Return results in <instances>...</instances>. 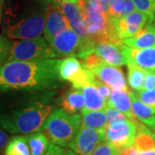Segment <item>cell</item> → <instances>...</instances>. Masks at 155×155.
Listing matches in <instances>:
<instances>
[{
    "instance_id": "ba28073f",
    "label": "cell",
    "mask_w": 155,
    "mask_h": 155,
    "mask_svg": "<svg viewBox=\"0 0 155 155\" xmlns=\"http://www.w3.org/2000/svg\"><path fill=\"white\" fill-rule=\"evenodd\" d=\"M104 140L105 128L81 126L69 147L78 155H91L93 150Z\"/></svg>"
},
{
    "instance_id": "7c38bea8",
    "label": "cell",
    "mask_w": 155,
    "mask_h": 155,
    "mask_svg": "<svg viewBox=\"0 0 155 155\" xmlns=\"http://www.w3.org/2000/svg\"><path fill=\"white\" fill-rule=\"evenodd\" d=\"M95 77L101 82L107 84L109 87L119 90L128 89L126 83L125 75L119 67L111 66L107 63H103L97 67L91 70Z\"/></svg>"
},
{
    "instance_id": "7a4b0ae2",
    "label": "cell",
    "mask_w": 155,
    "mask_h": 155,
    "mask_svg": "<svg viewBox=\"0 0 155 155\" xmlns=\"http://www.w3.org/2000/svg\"><path fill=\"white\" fill-rule=\"evenodd\" d=\"M53 110V105L48 101H35L16 110L0 113V127L11 134H28L41 131Z\"/></svg>"
},
{
    "instance_id": "ffe728a7",
    "label": "cell",
    "mask_w": 155,
    "mask_h": 155,
    "mask_svg": "<svg viewBox=\"0 0 155 155\" xmlns=\"http://www.w3.org/2000/svg\"><path fill=\"white\" fill-rule=\"evenodd\" d=\"M31 155H42L49 147V139L43 132L37 131L25 135Z\"/></svg>"
},
{
    "instance_id": "5bb4252c",
    "label": "cell",
    "mask_w": 155,
    "mask_h": 155,
    "mask_svg": "<svg viewBox=\"0 0 155 155\" xmlns=\"http://www.w3.org/2000/svg\"><path fill=\"white\" fill-rule=\"evenodd\" d=\"M107 106L116 108L130 120L135 119L132 113V91L129 89L112 90L107 101Z\"/></svg>"
},
{
    "instance_id": "7402d4cb",
    "label": "cell",
    "mask_w": 155,
    "mask_h": 155,
    "mask_svg": "<svg viewBox=\"0 0 155 155\" xmlns=\"http://www.w3.org/2000/svg\"><path fill=\"white\" fill-rule=\"evenodd\" d=\"M81 116H82L81 126L83 127L105 128L108 125L107 116L104 110L81 111Z\"/></svg>"
},
{
    "instance_id": "d6986e66",
    "label": "cell",
    "mask_w": 155,
    "mask_h": 155,
    "mask_svg": "<svg viewBox=\"0 0 155 155\" xmlns=\"http://www.w3.org/2000/svg\"><path fill=\"white\" fill-rule=\"evenodd\" d=\"M82 92L84 97V107L81 111L100 110L105 109L107 106L106 100L100 96L97 88L92 84L82 88Z\"/></svg>"
},
{
    "instance_id": "ac0fdd59",
    "label": "cell",
    "mask_w": 155,
    "mask_h": 155,
    "mask_svg": "<svg viewBox=\"0 0 155 155\" xmlns=\"http://www.w3.org/2000/svg\"><path fill=\"white\" fill-rule=\"evenodd\" d=\"M136 125V134L134 138V145L140 151L154 149L155 148V134L147 126L140 123L137 119L135 120Z\"/></svg>"
},
{
    "instance_id": "d590c367",
    "label": "cell",
    "mask_w": 155,
    "mask_h": 155,
    "mask_svg": "<svg viewBox=\"0 0 155 155\" xmlns=\"http://www.w3.org/2000/svg\"><path fill=\"white\" fill-rule=\"evenodd\" d=\"M9 142V137L5 130L0 128V155L5 153V150Z\"/></svg>"
},
{
    "instance_id": "603a6c76",
    "label": "cell",
    "mask_w": 155,
    "mask_h": 155,
    "mask_svg": "<svg viewBox=\"0 0 155 155\" xmlns=\"http://www.w3.org/2000/svg\"><path fill=\"white\" fill-rule=\"evenodd\" d=\"M127 82L129 87L134 91H141L143 87L147 70L134 64H127Z\"/></svg>"
},
{
    "instance_id": "7dc6e473",
    "label": "cell",
    "mask_w": 155,
    "mask_h": 155,
    "mask_svg": "<svg viewBox=\"0 0 155 155\" xmlns=\"http://www.w3.org/2000/svg\"><path fill=\"white\" fill-rule=\"evenodd\" d=\"M115 155H120V154H119V153H116V154H115Z\"/></svg>"
},
{
    "instance_id": "44dd1931",
    "label": "cell",
    "mask_w": 155,
    "mask_h": 155,
    "mask_svg": "<svg viewBox=\"0 0 155 155\" xmlns=\"http://www.w3.org/2000/svg\"><path fill=\"white\" fill-rule=\"evenodd\" d=\"M82 67L83 66L81 61L73 56L60 60L58 72L61 79L63 81H70V79L79 72Z\"/></svg>"
},
{
    "instance_id": "ab89813d",
    "label": "cell",
    "mask_w": 155,
    "mask_h": 155,
    "mask_svg": "<svg viewBox=\"0 0 155 155\" xmlns=\"http://www.w3.org/2000/svg\"><path fill=\"white\" fill-rule=\"evenodd\" d=\"M138 155H155V148L147 150V151H140L139 152Z\"/></svg>"
},
{
    "instance_id": "2e32d148",
    "label": "cell",
    "mask_w": 155,
    "mask_h": 155,
    "mask_svg": "<svg viewBox=\"0 0 155 155\" xmlns=\"http://www.w3.org/2000/svg\"><path fill=\"white\" fill-rule=\"evenodd\" d=\"M132 113L135 119L147 127L153 129L155 127V108L144 104L134 92H132Z\"/></svg>"
},
{
    "instance_id": "f546056e",
    "label": "cell",
    "mask_w": 155,
    "mask_h": 155,
    "mask_svg": "<svg viewBox=\"0 0 155 155\" xmlns=\"http://www.w3.org/2000/svg\"><path fill=\"white\" fill-rule=\"evenodd\" d=\"M11 46L12 42L8 37L0 35V66L7 61Z\"/></svg>"
},
{
    "instance_id": "4fadbf2b",
    "label": "cell",
    "mask_w": 155,
    "mask_h": 155,
    "mask_svg": "<svg viewBox=\"0 0 155 155\" xmlns=\"http://www.w3.org/2000/svg\"><path fill=\"white\" fill-rule=\"evenodd\" d=\"M124 54L127 64H134L147 71H154L155 46L137 49L124 44Z\"/></svg>"
},
{
    "instance_id": "c3c4849f",
    "label": "cell",
    "mask_w": 155,
    "mask_h": 155,
    "mask_svg": "<svg viewBox=\"0 0 155 155\" xmlns=\"http://www.w3.org/2000/svg\"><path fill=\"white\" fill-rule=\"evenodd\" d=\"M154 72H155V69H154Z\"/></svg>"
},
{
    "instance_id": "d6a6232c",
    "label": "cell",
    "mask_w": 155,
    "mask_h": 155,
    "mask_svg": "<svg viewBox=\"0 0 155 155\" xmlns=\"http://www.w3.org/2000/svg\"><path fill=\"white\" fill-rule=\"evenodd\" d=\"M92 84L97 88L98 93H99L100 96H101L104 99L106 100L110 97V88H109L106 84H104V83L101 82L99 79H97V78H95V79L93 80V82H92Z\"/></svg>"
},
{
    "instance_id": "b9f144b4",
    "label": "cell",
    "mask_w": 155,
    "mask_h": 155,
    "mask_svg": "<svg viewBox=\"0 0 155 155\" xmlns=\"http://www.w3.org/2000/svg\"><path fill=\"white\" fill-rule=\"evenodd\" d=\"M53 2L57 3V4H60V3H61V2H72V3L78 4V0H53Z\"/></svg>"
},
{
    "instance_id": "cb8c5ba5",
    "label": "cell",
    "mask_w": 155,
    "mask_h": 155,
    "mask_svg": "<svg viewBox=\"0 0 155 155\" xmlns=\"http://www.w3.org/2000/svg\"><path fill=\"white\" fill-rule=\"evenodd\" d=\"M4 155H31L26 137L21 135L13 137L6 146Z\"/></svg>"
},
{
    "instance_id": "5b68a950",
    "label": "cell",
    "mask_w": 155,
    "mask_h": 155,
    "mask_svg": "<svg viewBox=\"0 0 155 155\" xmlns=\"http://www.w3.org/2000/svg\"><path fill=\"white\" fill-rule=\"evenodd\" d=\"M58 55L44 37L21 39L12 42L7 61H40L54 59Z\"/></svg>"
},
{
    "instance_id": "52a82bcc",
    "label": "cell",
    "mask_w": 155,
    "mask_h": 155,
    "mask_svg": "<svg viewBox=\"0 0 155 155\" xmlns=\"http://www.w3.org/2000/svg\"><path fill=\"white\" fill-rule=\"evenodd\" d=\"M113 24L117 38L123 41L133 37L148 23H152L149 17L139 11H134L120 18L109 17Z\"/></svg>"
},
{
    "instance_id": "f35d334b",
    "label": "cell",
    "mask_w": 155,
    "mask_h": 155,
    "mask_svg": "<svg viewBox=\"0 0 155 155\" xmlns=\"http://www.w3.org/2000/svg\"><path fill=\"white\" fill-rule=\"evenodd\" d=\"M89 1L93 3L95 5L99 7L104 12L108 13V11H109V2H108V0H89Z\"/></svg>"
},
{
    "instance_id": "484cf974",
    "label": "cell",
    "mask_w": 155,
    "mask_h": 155,
    "mask_svg": "<svg viewBox=\"0 0 155 155\" xmlns=\"http://www.w3.org/2000/svg\"><path fill=\"white\" fill-rule=\"evenodd\" d=\"M136 11H140L149 17L153 22L155 16V0H132Z\"/></svg>"
},
{
    "instance_id": "1f68e13d",
    "label": "cell",
    "mask_w": 155,
    "mask_h": 155,
    "mask_svg": "<svg viewBox=\"0 0 155 155\" xmlns=\"http://www.w3.org/2000/svg\"><path fill=\"white\" fill-rule=\"evenodd\" d=\"M105 113L107 116V119H108V123L129 119L126 115H124L122 112L118 110L117 109L109 107V106L105 108Z\"/></svg>"
},
{
    "instance_id": "ee69618b",
    "label": "cell",
    "mask_w": 155,
    "mask_h": 155,
    "mask_svg": "<svg viewBox=\"0 0 155 155\" xmlns=\"http://www.w3.org/2000/svg\"><path fill=\"white\" fill-rule=\"evenodd\" d=\"M39 1H41V2H42L44 4H48V5H49L53 2V0H39Z\"/></svg>"
},
{
    "instance_id": "7bdbcfd3",
    "label": "cell",
    "mask_w": 155,
    "mask_h": 155,
    "mask_svg": "<svg viewBox=\"0 0 155 155\" xmlns=\"http://www.w3.org/2000/svg\"><path fill=\"white\" fill-rule=\"evenodd\" d=\"M65 155H78V154H77L76 153H74V152L71 149V150H67V151H66V153H65Z\"/></svg>"
},
{
    "instance_id": "74e56055",
    "label": "cell",
    "mask_w": 155,
    "mask_h": 155,
    "mask_svg": "<svg viewBox=\"0 0 155 155\" xmlns=\"http://www.w3.org/2000/svg\"><path fill=\"white\" fill-rule=\"evenodd\" d=\"M124 3V7H123V11H122V16H126L127 14L133 12L135 10V6L134 5L132 0H123Z\"/></svg>"
},
{
    "instance_id": "8d00e7d4",
    "label": "cell",
    "mask_w": 155,
    "mask_h": 155,
    "mask_svg": "<svg viewBox=\"0 0 155 155\" xmlns=\"http://www.w3.org/2000/svg\"><path fill=\"white\" fill-rule=\"evenodd\" d=\"M118 153L120 155H138L139 150L135 147V145L134 144L127 147L118 149Z\"/></svg>"
},
{
    "instance_id": "83f0119b",
    "label": "cell",
    "mask_w": 155,
    "mask_h": 155,
    "mask_svg": "<svg viewBox=\"0 0 155 155\" xmlns=\"http://www.w3.org/2000/svg\"><path fill=\"white\" fill-rule=\"evenodd\" d=\"M109 11L108 17L112 18H120L122 16V11L124 7L123 0H108Z\"/></svg>"
},
{
    "instance_id": "bcb514c9",
    "label": "cell",
    "mask_w": 155,
    "mask_h": 155,
    "mask_svg": "<svg viewBox=\"0 0 155 155\" xmlns=\"http://www.w3.org/2000/svg\"><path fill=\"white\" fill-rule=\"evenodd\" d=\"M153 133H154V134H155V127L153 128Z\"/></svg>"
},
{
    "instance_id": "8992f818",
    "label": "cell",
    "mask_w": 155,
    "mask_h": 155,
    "mask_svg": "<svg viewBox=\"0 0 155 155\" xmlns=\"http://www.w3.org/2000/svg\"><path fill=\"white\" fill-rule=\"evenodd\" d=\"M135 120H122L108 123L105 127V139L117 149L134 144L136 134Z\"/></svg>"
},
{
    "instance_id": "836d02e7",
    "label": "cell",
    "mask_w": 155,
    "mask_h": 155,
    "mask_svg": "<svg viewBox=\"0 0 155 155\" xmlns=\"http://www.w3.org/2000/svg\"><path fill=\"white\" fill-rule=\"evenodd\" d=\"M155 89V72L154 71H147L145 75L143 87L141 91H151Z\"/></svg>"
},
{
    "instance_id": "6da1fadb",
    "label": "cell",
    "mask_w": 155,
    "mask_h": 155,
    "mask_svg": "<svg viewBox=\"0 0 155 155\" xmlns=\"http://www.w3.org/2000/svg\"><path fill=\"white\" fill-rule=\"evenodd\" d=\"M60 60L6 61L0 66V91H46L59 88Z\"/></svg>"
},
{
    "instance_id": "277c9868",
    "label": "cell",
    "mask_w": 155,
    "mask_h": 155,
    "mask_svg": "<svg viewBox=\"0 0 155 155\" xmlns=\"http://www.w3.org/2000/svg\"><path fill=\"white\" fill-rule=\"evenodd\" d=\"M46 10L14 16L6 15L4 32L10 39H31L44 32Z\"/></svg>"
},
{
    "instance_id": "e575fe53",
    "label": "cell",
    "mask_w": 155,
    "mask_h": 155,
    "mask_svg": "<svg viewBox=\"0 0 155 155\" xmlns=\"http://www.w3.org/2000/svg\"><path fill=\"white\" fill-rule=\"evenodd\" d=\"M65 153H66V150L62 147L54 143H50L48 151L42 155H65Z\"/></svg>"
},
{
    "instance_id": "3957f363",
    "label": "cell",
    "mask_w": 155,
    "mask_h": 155,
    "mask_svg": "<svg viewBox=\"0 0 155 155\" xmlns=\"http://www.w3.org/2000/svg\"><path fill=\"white\" fill-rule=\"evenodd\" d=\"M82 116L68 113L63 109L52 111L42 127L51 142L62 147H69L81 127Z\"/></svg>"
},
{
    "instance_id": "4316f807",
    "label": "cell",
    "mask_w": 155,
    "mask_h": 155,
    "mask_svg": "<svg viewBox=\"0 0 155 155\" xmlns=\"http://www.w3.org/2000/svg\"><path fill=\"white\" fill-rule=\"evenodd\" d=\"M80 61L82 63L83 67L86 68V69H89L91 71L92 69L96 68V67H97L98 66H100V65H102L103 63H104V61H103L99 56L95 54L94 51L88 54H86L84 57H83L80 60Z\"/></svg>"
},
{
    "instance_id": "d4e9b609",
    "label": "cell",
    "mask_w": 155,
    "mask_h": 155,
    "mask_svg": "<svg viewBox=\"0 0 155 155\" xmlns=\"http://www.w3.org/2000/svg\"><path fill=\"white\" fill-rule=\"evenodd\" d=\"M95 75L91 70L82 67L81 70L77 72L73 77L70 79V83L72 84V88L82 89L84 86L92 84L95 79Z\"/></svg>"
},
{
    "instance_id": "60d3db41",
    "label": "cell",
    "mask_w": 155,
    "mask_h": 155,
    "mask_svg": "<svg viewBox=\"0 0 155 155\" xmlns=\"http://www.w3.org/2000/svg\"><path fill=\"white\" fill-rule=\"evenodd\" d=\"M5 0H0V23H1V20H2V12H3L4 5H5Z\"/></svg>"
},
{
    "instance_id": "9c48e42d",
    "label": "cell",
    "mask_w": 155,
    "mask_h": 155,
    "mask_svg": "<svg viewBox=\"0 0 155 155\" xmlns=\"http://www.w3.org/2000/svg\"><path fill=\"white\" fill-rule=\"evenodd\" d=\"M58 57H77L82 53L84 45L79 35L72 28L67 29L56 35L49 42Z\"/></svg>"
},
{
    "instance_id": "8fae6325",
    "label": "cell",
    "mask_w": 155,
    "mask_h": 155,
    "mask_svg": "<svg viewBox=\"0 0 155 155\" xmlns=\"http://www.w3.org/2000/svg\"><path fill=\"white\" fill-rule=\"evenodd\" d=\"M94 53L107 64L122 67L127 64L124 54V43L112 41H99L94 45Z\"/></svg>"
},
{
    "instance_id": "9a60e30c",
    "label": "cell",
    "mask_w": 155,
    "mask_h": 155,
    "mask_svg": "<svg viewBox=\"0 0 155 155\" xmlns=\"http://www.w3.org/2000/svg\"><path fill=\"white\" fill-rule=\"evenodd\" d=\"M123 43L134 48L141 49L155 46V25L148 23L133 37L125 39Z\"/></svg>"
},
{
    "instance_id": "4dcf8cb0",
    "label": "cell",
    "mask_w": 155,
    "mask_h": 155,
    "mask_svg": "<svg viewBox=\"0 0 155 155\" xmlns=\"http://www.w3.org/2000/svg\"><path fill=\"white\" fill-rule=\"evenodd\" d=\"M134 94L144 104L155 108V89L151 91H139Z\"/></svg>"
},
{
    "instance_id": "e0dca14e",
    "label": "cell",
    "mask_w": 155,
    "mask_h": 155,
    "mask_svg": "<svg viewBox=\"0 0 155 155\" xmlns=\"http://www.w3.org/2000/svg\"><path fill=\"white\" fill-rule=\"evenodd\" d=\"M61 105L63 110L72 114H76L81 111L84 107V97L80 89L72 88L67 91L63 95L61 101Z\"/></svg>"
},
{
    "instance_id": "30bf717a",
    "label": "cell",
    "mask_w": 155,
    "mask_h": 155,
    "mask_svg": "<svg viewBox=\"0 0 155 155\" xmlns=\"http://www.w3.org/2000/svg\"><path fill=\"white\" fill-rule=\"evenodd\" d=\"M72 28L67 17L61 11L60 5L52 2L46 9L44 38L49 43L53 39L61 32Z\"/></svg>"
},
{
    "instance_id": "f6af8a7d",
    "label": "cell",
    "mask_w": 155,
    "mask_h": 155,
    "mask_svg": "<svg viewBox=\"0 0 155 155\" xmlns=\"http://www.w3.org/2000/svg\"><path fill=\"white\" fill-rule=\"evenodd\" d=\"M153 23H154V25H155V16H154V19H153Z\"/></svg>"
},
{
    "instance_id": "f1b7e54d",
    "label": "cell",
    "mask_w": 155,
    "mask_h": 155,
    "mask_svg": "<svg viewBox=\"0 0 155 155\" xmlns=\"http://www.w3.org/2000/svg\"><path fill=\"white\" fill-rule=\"evenodd\" d=\"M118 153V149L109 141L101 142L91 153V155H115Z\"/></svg>"
}]
</instances>
